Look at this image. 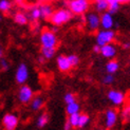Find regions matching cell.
I'll use <instances>...</instances> for the list:
<instances>
[{
    "mask_svg": "<svg viewBox=\"0 0 130 130\" xmlns=\"http://www.w3.org/2000/svg\"><path fill=\"white\" fill-rule=\"evenodd\" d=\"M115 38V32L113 30H102L96 34V43L101 47L108 43H111Z\"/></svg>",
    "mask_w": 130,
    "mask_h": 130,
    "instance_id": "obj_5",
    "label": "cell"
},
{
    "mask_svg": "<svg viewBox=\"0 0 130 130\" xmlns=\"http://www.w3.org/2000/svg\"><path fill=\"white\" fill-rule=\"evenodd\" d=\"M10 68V62L5 59V58H1L0 59V69L3 71H8Z\"/></svg>",
    "mask_w": 130,
    "mask_h": 130,
    "instance_id": "obj_30",
    "label": "cell"
},
{
    "mask_svg": "<svg viewBox=\"0 0 130 130\" xmlns=\"http://www.w3.org/2000/svg\"><path fill=\"white\" fill-rule=\"evenodd\" d=\"M107 97L115 106H122L125 102V94L119 90H109L107 93Z\"/></svg>",
    "mask_w": 130,
    "mask_h": 130,
    "instance_id": "obj_9",
    "label": "cell"
},
{
    "mask_svg": "<svg viewBox=\"0 0 130 130\" xmlns=\"http://www.w3.org/2000/svg\"><path fill=\"white\" fill-rule=\"evenodd\" d=\"M78 130H85V129H83V128H79V129H78Z\"/></svg>",
    "mask_w": 130,
    "mask_h": 130,
    "instance_id": "obj_39",
    "label": "cell"
},
{
    "mask_svg": "<svg viewBox=\"0 0 130 130\" xmlns=\"http://www.w3.org/2000/svg\"><path fill=\"white\" fill-rule=\"evenodd\" d=\"M34 97V92L30 86L21 85L18 90V101L21 104H29Z\"/></svg>",
    "mask_w": 130,
    "mask_h": 130,
    "instance_id": "obj_7",
    "label": "cell"
},
{
    "mask_svg": "<svg viewBox=\"0 0 130 130\" xmlns=\"http://www.w3.org/2000/svg\"><path fill=\"white\" fill-rule=\"evenodd\" d=\"M14 21L19 25H25L29 21V17L23 12H17L14 15Z\"/></svg>",
    "mask_w": 130,
    "mask_h": 130,
    "instance_id": "obj_16",
    "label": "cell"
},
{
    "mask_svg": "<svg viewBox=\"0 0 130 130\" xmlns=\"http://www.w3.org/2000/svg\"><path fill=\"white\" fill-rule=\"evenodd\" d=\"M0 21H2V15L0 14Z\"/></svg>",
    "mask_w": 130,
    "mask_h": 130,
    "instance_id": "obj_38",
    "label": "cell"
},
{
    "mask_svg": "<svg viewBox=\"0 0 130 130\" xmlns=\"http://www.w3.org/2000/svg\"><path fill=\"white\" fill-rule=\"evenodd\" d=\"M95 1H99V0H94V2H95Z\"/></svg>",
    "mask_w": 130,
    "mask_h": 130,
    "instance_id": "obj_42",
    "label": "cell"
},
{
    "mask_svg": "<svg viewBox=\"0 0 130 130\" xmlns=\"http://www.w3.org/2000/svg\"><path fill=\"white\" fill-rule=\"evenodd\" d=\"M105 69H106V72L108 74H114V73H116L119 71L120 63L116 60H110V61L107 62Z\"/></svg>",
    "mask_w": 130,
    "mask_h": 130,
    "instance_id": "obj_19",
    "label": "cell"
},
{
    "mask_svg": "<svg viewBox=\"0 0 130 130\" xmlns=\"http://www.w3.org/2000/svg\"><path fill=\"white\" fill-rule=\"evenodd\" d=\"M129 2H130V0H129Z\"/></svg>",
    "mask_w": 130,
    "mask_h": 130,
    "instance_id": "obj_43",
    "label": "cell"
},
{
    "mask_svg": "<svg viewBox=\"0 0 130 130\" xmlns=\"http://www.w3.org/2000/svg\"><path fill=\"white\" fill-rule=\"evenodd\" d=\"M123 48H124L125 50L130 49V41H126V42L123 43Z\"/></svg>",
    "mask_w": 130,
    "mask_h": 130,
    "instance_id": "obj_34",
    "label": "cell"
},
{
    "mask_svg": "<svg viewBox=\"0 0 130 130\" xmlns=\"http://www.w3.org/2000/svg\"><path fill=\"white\" fill-rule=\"evenodd\" d=\"M12 9V2L10 0H0V12L8 13Z\"/></svg>",
    "mask_w": 130,
    "mask_h": 130,
    "instance_id": "obj_24",
    "label": "cell"
},
{
    "mask_svg": "<svg viewBox=\"0 0 130 130\" xmlns=\"http://www.w3.org/2000/svg\"><path fill=\"white\" fill-rule=\"evenodd\" d=\"M48 122H49V114L48 113H41L39 116L37 118V122H36V125L38 128H43L45 125L48 124Z\"/></svg>",
    "mask_w": 130,
    "mask_h": 130,
    "instance_id": "obj_22",
    "label": "cell"
},
{
    "mask_svg": "<svg viewBox=\"0 0 130 130\" xmlns=\"http://www.w3.org/2000/svg\"><path fill=\"white\" fill-rule=\"evenodd\" d=\"M29 68L24 62H21L18 64L16 73H15V78H16V83L19 85H24L27 80L29 79Z\"/></svg>",
    "mask_w": 130,
    "mask_h": 130,
    "instance_id": "obj_6",
    "label": "cell"
},
{
    "mask_svg": "<svg viewBox=\"0 0 130 130\" xmlns=\"http://www.w3.org/2000/svg\"><path fill=\"white\" fill-rule=\"evenodd\" d=\"M72 15H73V13L69 9H59V10L53 12L50 20H51L52 24L58 27V25H62L64 23L69 22L71 19H72Z\"/></svg>",
    "mask_w": 130,
    "mask_h": 130,
    "instance_id": "obj_1",
    "label": "cell"
},
{
    "mask_svg": "<svg viewBox=\"0 0 130 130\" xmlns=\"http://www.w3.org/2000/svg\"><path fill=\"white\" fill-rule=\"evenodd\" d=\"M79 116H80V113H75V114H71V115H69L68 121L70 122V124L72 125L73 128H77V127H78Z\"/></svg>",
    "mask_w": 130,
    "mask_h": 130,
    "instance_id": "obj_23",
    "label": "cell"
},
{
    "mask_svg": "<svg viewBox=\"0 0 130 130\" xmlns=\"http://www.w3.org/2000/svg\"><path fill=\"white\" fill-rule=\"evenodd\" d=\"M100 130H107V129H100Z\"/></svg>",
    "mask_w": 130,
    "mask_h": 130,
    "instance_id": "obj_41",
    "label": "cell"
},
{
    "mask_svg": "<svg viewBox=\"0 0 130 130\" xmlns=\"http://www.w3.org/2000/svg\"><path fill=\"white\" fill-rule=\"evenodd\" d=\"M18 116L14 113H6L2 118V125L5 130H15L18 126Z\"/></svg>",
    "mask_w": 130,
    "mask_h": 130,
    "instance_id": "obj_8",
    "label": "cell"
},
{
    "mask_svg": "<svg viewBox=\"0 0 130 130\" xmlns=\"http://www.w3.org/2000/svg\"><path fill=\"white\" fill-rule=\"evenodd\" d=\"M45 60H47V59H45V58L42 55H40L39 57H38V61H39V63H44Z\"/></svg>",
    "mask_w": 130,
    "mask_h": 130,
    "instance_id": "obj_35",
    "label": "cell"
},
{
    "mask_svg": "<svg viewBox=\"0 0 130 130\" xmlns=\"http://www.w3.org/2000/svg\"><path fill=\"white\" fill-rule=\"evenodd\" d=\"M56 62H57V67L61 72H68L71 70L72 66L69 61V58L66 55H59L56 58Z\"/></svg>",
    "mask_w": 130,
    "mask_h": 130,
    "instance_id": "obj_13",
    "label": "cell"
},
{
    "mask_svg": "<svg viewBox=\"0 0 130 130\" xmlns=\"http://www.w3.org/2000/svg\"><path fill=\"white\" fill-rule=\"evenodd\" d=\"M84 20L90 32H95L101 27V16L97 12H89L84 17Z\"/></svg>",
    "mask_w": 130,
    "mask_h": 130,
    "instance_id": "obj_4",
    "label": "cell"
},
{
    "mask_svg": "<svg viewBox=\"0 0 130 130\" xmlns=\"http://www.w3.org/2000/svg\"><path fill=\"white\" fill-rule=\"evenodd\" d=\"M114 24H115V21H114V18H113L112 14H110L109 12L102 13V15H101V27L103 28V30H112Z\"/></svg>",
    "mask_w": 130,
    "mask_h": 130,
    "instance_id": "obj_10",
    "label": "cell"
},
{
    "mask_svg": "<svg viewBox=\"0 0 130 130\" xmlns=\"http://www.w3.org/2000/svg\"><path fill=\"white\" fill-rule=\"evenodd\" d=\"M3 54H4V52H3V48L0 45V59L1 58H3Z\"/></svg>",
    "mask_w": 130,
    "mask_h": 130,
    "instance_id": "obj_36",
    "label": "cell"
},
{
    "mask_svg": "<svg viewBox=\"0 0 130 130\" xmlns=\"http://www.w3.org/2000/svg\"><path fill=\"white\" fill-rule=\"evenodd\" d=\"M120 3H110L109 4V8H108V11L107 12H109L110 14H115V13H118L119 12V10H120Z\"/></svg>",
    "mask_w": 130,
    "mask_h": 130,
    "instance_id": "obj_29",
    "label": "cell"
},
{
    "mask_svg": "<svg viewBox=\"0 0 130 130\" xmlns=\"http://www.w3.org/2000/svg\"><path fill=\"white\" fill-rule=\"evenodd\" d=\"M68 58H69V61L71 63V66L72 67H76L77 64L79 63V57L75 55V54H70L68 55Z\"/></svg>",
    "mask_w": 130,
    "mask_h": 130,
    "instance_id": "obj_28",
    "label": "cell"
},
{
    "mask_svg": "<svg viewBox=\"0 0 130 130\" xmlns=\"http://www.w3.org/2000/svg\"><path fill=\"white\" fill-rule=\"evenodd\" d=\"M69 10L75 15H84L88 12L90 3L88 0H70L68 2Z\"/></svg>",
    "mask_w": 130,
    "mask_h": 130,
    "instance_id": "obj_3",
    "label": "cell"
},
{
    "mask_svg": "<svg viewBox=\"0 0 130 130\" xmlns=\"http://www.w3.org/2000/svg\"><path fill=\"white\" fill-rule=\"evenodd\" d=\"M79 110H80V106H79V104L77 103V102L68 104L67 107H66V111H67V114L68 115L75 114V113H79Z\"/></svg>",
    "mask_w": 130,
    "mask_h": 130,
    "instance_id": "obj_20",
    "label": "cell"
},
{
    "mask_svg": "<svg viewBox=\"0 0 130 130\" xmlns=\"http://www.w3.org/2000/svg\"><path fill=\"white\" fill-rule=\"evenodd\" d=\"M57 36L52 30L45 29L40 34V43L42 48H56L57 45Z\"/></svg>",
    "mask_w": 130,
    "mask_h": 130,
    "instance_id": "obj_2",
    "label": "cell"
},
{
    "mask_svg": "<svg viewBox=\"0 0 130 130\" xmlns=\"http://www.w3.org/2000/svg\"><path fill=\"white\" fill-rule=\"evenodd\" d=\"M44 104V101L41 96H36V97H33V100L31 101V109L33 111H38L39 109L42 108Z\"/></svg>",
    "mask_w": 130,
    "mask_h": 130,
    "instance_id": "obj_18",
    "label": "cell"
},
{
    "mask_svg": "<svg viewBox=\"0 0 130 130\" xmlns=\"http://www.w3.org/2000/svg\"><path fill=\"white\" fill-rule=\"evenodd\" d=\"M39 9H40V14L42 19H50L52 14H53V8L49 4V3H42L39 4Z\"/></svg>",
    "mask_w": 130,
    "mask_h": 130,
    "instance_id": "obj_14",
    "label": "cell"
},
{
    "mask_svg": "<svg viewBox=\"0 0 130 130\" xmlns=\"http://www.w3.org/2000/svg\"><path fill=\"white\" fill-rule=\"evenodd\" d=\"M127 109H128V111H129V118H130V104L127 106Z\"/></svg>",
    "mask_w": 130,
    "mask_h": 130,
    "instance_id": "obj_37",
    "label": "cell"
},
{
    "mask_svg": "<svg viewBox=\"0 0 130 130\" xmlns=\"http://www.w3.org/2000/svg\"><path fill=\"white\" fill-rule=\"evenodd\" d=\"M113 82H114V76H113V74H108V73H107L105 76H104L103 79H102V83L104 84V85H107V86L113 84Z\"/></svg>",
    "mask_w": 130,
    "mask_h": 130,
    "instance_id": "obj_26",
    "label": "cell"
},
{
    "mask_svg": "<svg viewBox=\"0 0 130 130\" xmlns=\"http://www.w3.org/2000/svg\"><path fill=\"white\" fill-rule=\"evenodd\" d=\"M29 19L31 21L33 22H36L38 21L39 19L41 18V14H40V9H39V5H34L32 6L30 9V12H29Z\"/></svg>",
    "mask_w": 130,
    "mask_h": 130,
    "instance_id": "obj_15",
    "label": "cell"
},
{
    "mask_svg": "<svg viewBox=\"0 0 130 130\" xmlns=\"http://www.w3.org/2000/svg\"><path fill=\"white\" fill-rule=\"evenodd\" d=\"M122 116H123V119H124V120H129L130 119L129 118V111H128L127 107L122 111Z\"/></svg>",
    "mask_w": 130,
    "mask_h": 130,
    "instance_id": "obj_31",
    "label": "cell"
},
{
    "mask_svg": "<svg viewBox=\"0 0 130 130\" xmlns=\"http://www.w3.org/2000/svg\"><path fill=\"white\" fill-rule=\"evenodd\" d=\"M118 122V112L115 109H108L105 113V126L107 129H111Z\"/></svg>",
    "mask_w": 130,
    "mask_h": 130,
    "instance_id": "obj_11",
    "label": "cell"
},
{
    "mask_svg": "<svg viewBox=\"0 0 130 130\" xmlns=\"http://www.w3.org/2000/svg\"><path fill=\"white\" fill-rule=\"evenodd\" d=\"M63 101H64V103H66L67 105H68V104H71V103L76 102V97H75V95H74L73 93L68 92V93L64 94V96H63Z\"/></svg>",
    "mask_w": 130,
    "mask_h": 130,
    "instance_id": "obj_27",
    "label": "cell"
},
{
    "mask_svg": "<svg viewBox=\"0 0 130 130\" xmlns=\"http://www.w3.org/2000/svg\"><path fill=\"white\" fill-rule=\"evenodd\" d=\"M73 127H72V125L70 124V122L67 120L66 121V123H64V125H63V130H71Z\"/></svg>",
    "mask_w": 130,
    "mask_h": 130,
    "instance_id": "obj_33",
    "label": "cell"
},
{
    "mask_svg": "<svg viewBox=\"0 0 130 130\" xmlns=\"http://www.w3.org/2000/svg\"><path fill=\"white\" fill-rule=\"evenodd\" d=\"M101 49H102V47L100 44H97V43H95L94 45H93V52H95V53H97V54H101Z\"/></svg>",
    "mask_w": 130,
    "mask_h": 130,
    "instance_id": "obj_32",
    "label": "cell"
},
{
    "mask_svg": "<svg viewBox=\"0 0 130 130\" xmlns=\"http://www.w3.org/2000/svg\"><path fill=\"white\" fill-rule=\"evenodd\" d=\"M89 121H90V118L88 114H85V113L80 114L79 122H78V128H84L85 126H87L89 124Z\"/></svg>",
    "mask_w": 130,
    "mask_h": 130,
    "instance_id": "obj_25",
    "label": "cell"
},
{
    "mask_svg": "<svg viewBox=\"0 0 130 130\" xmlns=\"http://www.w3.org/2000/svg\"><path fill=\"white\" fill-rule=\"evenodd\" d=\"M56 53V48H42L41 47V55L45 59H52Z\"/></svg>",
    "mask_w": 130,
    "mask_h": 130,
    "instance_id": "obj_21",
    "label": "cell"
},
{
    "mask_svg": "<svg viewBox=\"0 0 130 130\" xmlns=\"http://www.w3.org/2000/svg\"><path fill=\"white\" fill-rule=\"evenodd\" d=\"M45 1H52V0H45Z\"/></svg>",
    "mask_w": 130,
    "mask_h": 130,
    "instance_id": "obj_40",
    "label": "cell"
},
{
    "mask_svg": "<svg viewBox=\"0 0 130 130\" xmlns=\"http://www.w3.org/2000/svg\"><path fill=\"white\" fill-rule=\"evenodd\" d=\"M109 3L108 0H99L94 2V9L97 13H105L108 11Z\"/></svg>",
    "mask_w": 130,
    "mask_h": 130,
    "instance_id": "obj_17",
    "label": "cell"
},
{
    "mask_svg": "<svg viewBox=\"0 0 130 130\" xmlns=\"http://www.w3.org/2000/svg\"><path fill=\"white\" fill-rule=\"evenodd\" d=\"M116 53H118V50H116V47L112 43H108L103 45L101 49V54L103 57L105 58H109V59H112L113 57H115Z\"/></svg>",
    "mask_w": 130,
    "mask_h": 130,
    "instance_id": "obj_12",
    "label": "cell"
}]
</instances>
